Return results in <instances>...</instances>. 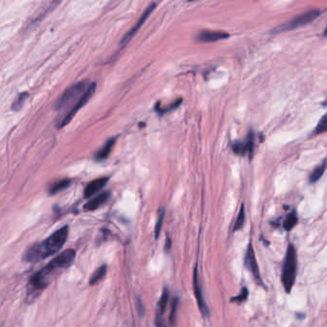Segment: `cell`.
<instances>
[{
	"label": "cell",
	"mask_w": 327,
	"mask_h": 327,
	"mask_svg": "<svg viewBox=\"0 0 327 327\" xmlns=\"http://www.w3.org/2000/svg\"><path fill=\"white\" fill-rule=\"evenodd\" d=\"M327 130V117L326 114L323 116L322 118L320 119V122L318 124L317 128H316V132L317 133H323Z\"/></svg>",
	"instance_id": "603a6c76"
},
{
	"label": "cell",
	"mask_w": 327,
	"mask_h": 327,
	"mask_svg": "<svg viewBox=\"0 0 327 327\" xmlns=\"http://www.w3.org/2000/svg\"><path fill=\"white\" fill-rule=\"evenodd\" d=\"M96 84L88 83V81H82L67 88L65 93L61 96L55 108L59 111L57 126L59 129L69 123L75 114L83 108L91 96L94 94Z\"/></svg>",
	"instance_id": "7a4b0ae2"
},
{
	"label": "cell",
	"mask_w": 327,
	"mask_h": 327,
	"mask_svg": "<svg viewBox=\"0 0 327 327\" xmlns=\"http://www.w3.org/2000/svg\"><path fill=\"white\" fill-rule=\"evenodd\" d=\"M168 300H169V290L165 287L164 290L162 292V295L160 297V301H159V316L161 317L167 307Z\"/></svg>",
	"instance_id": "ac0fdd59"
},
{
	"label": "cell",
	"mask_w": 327,
	"mask_h": 327,
	"mask_svg": "<svg viewBox=\"0 0 327 327\" xmlns=\"http://www.w3.org/2000/svg\"><path fill=\"white\" fill-rule=\"evenodd\" d=\"M69 233V227L65 225L42 242L30 246L23 255V261L36 263L54 255L64 247Z\"/></svg>",
	"instance_id": "3957f363"
},
{
	"label": "cell",
	"mask_w": 327,
	"mask_h": 327,
	"mask_svg": "<svg viewBox=\"0 0 327 327\" xmlns=\"http://www.w3.org/2000/svg\"><path fill=\"white\" fill-rule=\"evenodd\" d=\"M325 169H326V161L323 160V162L319 165L318 167L316 168L312 172V174L310 175V182H317L320 178L322 177V175L324 174L325 172Z\"/></svg>",
	"instance_id": "9a60e30c"
},
{
	"label": "cell",
	"mask_w": 327,
	"mask_h": 327,
	"mask_svg": "<svg viewBox=\"0 0 327 327\" xmlns=\"http://www.w3.org/2000/svg\"><path fill=\"white\" fill-rule=\"evenodd\" d=\"M247 296H248V291H247V289L246 287H244V288L241 290L240 294H239L236 298H233V301L242 303V302H244V301L247 299Z\"/></svg>",
	"instance_id": "cb8c5ba5"
},
{
	"label": "cell",
	"mask_w": 327,
	"mask_h": 327,
	"mask_svg": "<svg viewBox=\"0 0 327 327\" xmlns=\"http://www.w3.org/2000/svg\"><path fill=\"white\" fill-rule=\"evenodd\" d=\"M75 257L76 252L74 249H66L31 276L26 290L27 301L33 302L53 280L71 266Z\"/></svg>",
	"instance_id": "6da1fadb"
},
{
	"label": "cell",
	"mask_w": 327,
	"mask_h": 327,
	"mask_svg": "<svg viewBox=\"0 0 327 327\" xmlns=\"http://www.w3.org/2000/svg\"><path fill=\"white\" fill-rule=\"evenodd\" d=\"M110 198V193L109 191L103 192L100 195L95 197L92 200L88 201L87 204H85L84 209L87 211H93L98 209L99 207H101L102 205L106 204Z\"/></svg>",
	"instance_id": "30bf717a"
},
{
	"label": "cell",
	"mask_w": 327,
	"mask_h": 327,
	"mask_svg": "<svg viewBox=\"0 0 327 327\" xmlns=\"http://www.w3.org/2000/svg\"><path fill=\"white\" fill-rule=\"evenodd\" d=\"M107 271H108L107 265H103L101 267H99V268L96 270L94 273L92 274V276H90V278H89V285L92 286V285L98 283L100 280H102L103 278H104V276H106V274H107Z\"/></svg>",
	"instance_id": "5bb4252c"
},
{
	"label": "cell",
	"mask_w": 327,
	"mask_h": 327,
	"mask_svg": "<svg viewBox=\"0 0 327 327\" xmlns=\"http://www.w3.org/2000/svg\"><path fill=\"white\" fill-rule=\"evenodd\" d=\"M297 251L293 244H289L284 260L283 270L281 281L283 284L286 293H291L292 289L296 282L297 276Z\"/></svg>",
	"instance_id": "277c9868"
},
{
	"label": "cell",
	"mask_w": 327,
	"mask_h": 327,
	"mask_svg": "<svg viewBox=\"0 0 327 327\" xmlns=\"http://www.w3.org/2000/svg\"><path fill=\"white\" fill-rule=\"evenodd\" d=\"M178 307H179V298H175L172 301V307H171V313H170V317L169 320L170 323L173 325L176 322L177 319V312H178Z\"/></svg>",
	"instance_id": "7402d4cb"
},
{
	"label": "cell",
	"mask_w": 327,
	"mask_h": 327,
	"mask_svg": "<svg viewBox=\"0 0 327 327\" xmlns=\"http://www.w3.org/2000/svg\"><path fill=\"white\" fill-rule=\"evenodd\" d=\"M253 149H254L253 134L251 138H248L247 142H235L233 144V151L237 155H245L246 152L253 153Z\"/></svg>",
	"instance_id": "7c38bea8"
},
{
	"label": "cell",
	"mask_w": 327,
	"mask_h": 327,
	"mask_svg": "<svg viewBox=\"0 0 327 327\" xmlns=\"http://www.w3.org/2000/svg\"><path fill=\"white\" fill-rule=\"evenodd\" d=\"M245 218H246V214H245V206L244 204H242L241 206L240 212L237 216V219L235 221V224L233 226V230L234 232H237V230H240L241 228L244 226L245 224Z\"/></svg>",
	"instance_id": "d6986e66"
},
{
	"label": "cell",
	"mask_w": 327,
	"mask_h": 327,
	"mask_svg": "<svg viewBox=\"0 0 327 327\" xmlns=\"http://www.w3.org/2000/svg\"><path fill=\"white\" fill-rule=\"evenodd\" d=\"M193 289H194V294H195V297H196L197 303H198V307H199L200 311L203 314L204 317H207L209 315V311H208V307L206 305V303L204 301V297H203V290H202L201 283H200L197 267L195 268V271H194Z\"/></svg>",
	"instance_id": "ba28073f"
},
{
	"label": "cell",
	"mask_w": 327,
	"mask_h": 327,
	"mask_svg": "<svg viewBox=\"0 0 327 327\" xmlns=\"http://www.w3.org/2000/svg\"><path fill=\"white\" fill-rule=\"evenodd\" d=\"M170 247H171V241L169 238H167V242H166V244H165V251H169L170 249Z\"/></svg>",
	"instance_id": "d4e9b609"
},
{
	"label": "cell",
	"mask_w": 327,
	"mask_h": 327,
	"mask_svg": "<svg viewBox=\"0 0 327 327\" xmlns=\"http://www.w3.org/2000/svg\"><path fill=\"white\" fill-rule=\"evenodd\" d=\"M297 223H298V215H297L296 211H293L284 221V229L287 232H290L295 227V225H297Z\"/></svg>",
	"instance_id": "e0dca14e"
},
{
	"label": "cell",
	"mask_w": 327,
	"mask_h": 327,
	"mask_svg": "<svg viewBox=\"0 0 327 327\" xmlns=\"http://www.w3.org/2000/svg\"><path fill=\"white\" fill-rule=\"evenodd\" d=\"M28 96H29V94L27 92H23L22 94L18 95L14 103H13V105H12V109L13 110H20V109H22L23 104H24Z\"/></svg>",
	"instance_id": "ffe728a7"
},
{
	"label": "cell",
	"mask_w": 327,
	"mask_h": 327,
	"mask_svg": "<svg viewBox=\"0 0 327 327\" xmlns=\"http://www.w3.org/2000/svg\"><path fill=\"white\" fill-rule=\"evenodd\" d=\"M116 144V138H112L109 139L105 145L96 153L95 156V160L97 161H103V160H107L109 158V153L111 152L113 146Z\"/></svg>",
	"instance_id": "4fadbf2b"
},
{
	"label": "cell",
	"mask_w": 327,
	"mask_h": 327,
	"mask_svg": "<svg viewBox=\"0 0 327 327\" xmlns=\"http://www.w3.org/2000/svg\"><path fill=\"white\" fill-rule=\"evenodd\" d=\"M245 264H246V267H247V270L253 274L256 282L263 286L261 276H260V272H259L257 261H256V258H255V251H254V247H253L252 243H249L248 246H247L246 258H245Z\"/></svg>",
	"instance_id": "52a82bcc"
},
{
	"label": "cell",
	"mask_w": 327,
	"mask_h": 327,
	"mask_svg": "<svg viewBox=\"0 0 327 327\" xmlns=\"http://www.w3.org/2000/svg\"><path fill=\"white\" fill-rule=\"evenodd\" d=\"M164 215H165V211L163 208H161L159 213V218L157 221V224H156V227H155V238L158 239L159 236H160V232H161V228H162V223H163V219H164Z\"/></svg>",
	"instance_id": "44dd1931"
},
{
	"label": "cell",
	"mask_w": 327,
	"mask_h": 327,
	"mask_svg": "<svg viewBox=\"0 0 327 327\" xmlns=\"http://www.w3.org/2000/svg\"><path fill=\"white\" fill-rule=\"evenodd\" d=\"M157 5H158V3L153 2V3H151V4L147 7L145 12L140 16V18H139L138 22L136 23V25L127 33L126 36H124L123 40H122V42H121V46H122V47H124L126 44L130 43V41H131V39L138 33V30L140 29V27L144 24V22H145L146 20L149 17V15L153 13V10L157 7Z\"/></svg>",
	"instance_id": "8992f818"
},
{
	"label": "cell",
	"mask_w": 327,
	"mask_h": 327,
	"mask_svg": "<svg viewBox=\"0 0 327 327\" xmlns=\"http://www.w3.org/2000/svg\"><path fill=\"white\" fill-rule=\"evenodd\" d=\"M71 182L69 180H62L60 182H55L50 189H49V194L50 195H55L59 192H61L62 190H65L70 185Z\"/></svg>",
	"instance_id": "2e32d148"
},
{
	"label": "cell",
	"mask_w": 327,
	"mask_h": 327,
	"mask_svg": "<svg viewBox=\"0 0 327 327\" xmlns=\"http://www.w3.org/2000/svg\"><path fill=\"white\" fill-rule=\"evenodd\" d=\"M108 182H109V178H99V179H96L94 181L89 182L85 189V193H84L85 197L89 198V197L94 195L95 193H97L98 191L102 189Z\"/></svg>",
	"instance_id": "8fae6325"
},
{
	"label": "cell",
	"mask_w": 327,
	"mask_h": 327,
	"mask_svg": "<svg viewBox=\"0 0 327 327\" xmlns=\"http://www.w3.org/2000/svg\"><path fill=\"white\" fill-rule=\"evenodd\" d=\"M320 15H321V12H320V10L307 11L305 13L294 17L290 22H286L283 25H280V26L276 27V29L273 30V32L274 33H281V32H286V31H290V30L302 27L304 25L309 24L310 22H314Z\"/></svg>",
	"instance_id": "5b68a950"
},
{
	"label": "cell",
	"mask_w": 327,
	"mask_h": 327,
	"mask_svg": "<svg viewBox=\"0 0 327 327\" xmlns=\"http://www.w3.org/2000/svg\"><path fill=\"white\" fill-rule=\"evenodd\" d=\"M228 36L229 35L227 33L222 31H202L196 36V40L200 43H215L218 41L225 40Z\"/></svg>",
	"instance_id": "9c48e42d"
}]
</instances>
